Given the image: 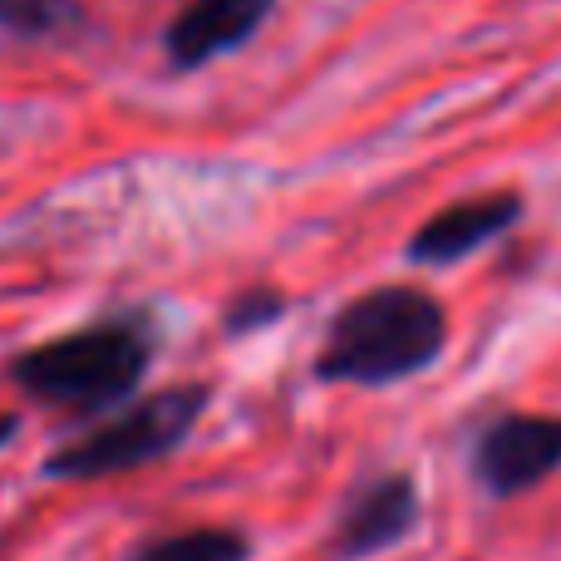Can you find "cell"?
Instances as JSON below:
<instances>
[{"label": "cell", "mask_w": 561, "mask_h": 561, "mask_svg": "<svg viewBox=\"0 0 561 561\" xmlns=\"http://www.w3.org/2000/svg\"><path fill=\"white\" fill-rule=\"evenodd\" d=\"M158 359V330L148 310L89 320L79 330L49 335L39 345L5 359V379L35 404L65 409V414H114L134 399L144 375Z\"/></svg>", "instance_id": "obj_1"}, {"label": "cell", "mask_w": 561, "mask_h": 561, "mask_svg": "<svg viewBox=\"0 0 561 561\" xmlns=\"http://www.w3.org/2000/svg\"><path fill=\"white\" fill-rule=\"evenodd\" d=\"M448 345V316L438 296L409 280L359 290L330 316L316 355V379L325 385L385 389L438 365Z\"/></svg>", "instance_id": "obj_2"}, {"label": "cell", "mask_w": 561, "mask_h": 561, "mask_svg": "<svg viewBox=\"0 0 561 561\" xmlns=\"http://www.w3.org/2000/svg\"><path fill=\"white\" fill-rule=\"evenodd\" d=\"M207 404H213V385H168L158 394L108 414L89 434L59 444L39 463V473L59 478V483H94V478H114L128 473V468L158 463V458L178 454L193 438Z\"/></svg>", "instance_id": "obj_3"}, {"label": "cell", "mask_w": 561, "mask_h": 561, "mask_svg": "<svg viewBox=\"0 0 561 561\" xmlns=\"http://www.w3.org/2000/svg\"><path fill=\"white\" fill-rule=\"evenodd\" d=\"M468 468L497 503L542 488L561 468V414H497L478 428Z\"/></svg>", "instance_id": "obj_4"}, {"label": "cell", "mask_w": 561, "mask_h": 561, "mask_svg": "<svg viewBox=\"0 0 561 561\" xmlns=\"http://www.w3.org/2000/svg\"><path fill=\"white\" fill-rule=\"evenodd\" d=\"M419 517H424V503H419L414 478L409 473L369 478L340 507V523L330 533V561H365L389 552V547H399L404 537L419 533Z\"/></svg>", "instance_id": "obj_5"}, {"label": "cell", "mask_w": 561, "mask_h": 561, "mask_svg": "<svg viewBox=\"0 0 561 561\" xmlns=\"http://www.w3.org/2000/svg\"><path fill=\"white\" fill-rule=\"evenodd\" d=\"M527 213V197L513 193V187H497V193H478V197H463V203L444 207L434 213L404 247V262L409 266H454L463 256L483 252L488 242L507 237Z\"/></svg>", "instance_id": "obj_6"}, {"label": "cell", "mask_w": 561, "mask_h": 561, "mask_svg": "<svg viewBox=\"0 0 561 561\" xmlns=\"http://www.w3.org/2000/svg\"><path fill=\"white\" fill-rule=\"evenodd\" d=\"M272 10L276 0H193L168 25L163 49L173 59V69H203L207 59L227 55V49H242Z\"/></svg>", "instance_id": "obj_7"}, {"label": "cell", "mask_w": 561, "mask_h": 561, "mask_svg": "<svg viewBox=\"0 0 561 561\" xmlns=\"http://www.w3.org/2000/svg\"><path fill=\"white\" fill-rule=\"evenodd\" d=\"M124 561H252V537L237 527H187V533L144 537Z\"/></svg>", "instance_id": "obj_8"}, {"label": "cell", "mask_w": 561, "mask_h": 561, "mask_svg": "<svg viewBox=\"0 0 561 561\" xmlns=\"http://www.w3.org/2000/svg\"><path fill=\"white\" fill-rule=\"evenodd\" d=\"M280 316H286V296H280L276 286L237 290V296L227 300V310H222V335L227 340H247V335H256V330L276 325Z\"/></svg>", "instance_id": "obj_9"}, {"label": "cell", "mask_w": 561, "mask_h": 561, "mask_svg": "<svg viewBox=\"0 0 561 561\" xmlns=\"http://www.w3.org/2000/svg\"><path fill=\"white\" fill-rule=\"evenodd\" d=\"M75 20H79L75 0H0V25L25 39H45L59 25H75Z\"/></svg>", "instance_id": "obj_10"}, {"label": "cell", "mask_w": 561, "mask_h": 561, "mask_svg": "<svg viewBox=\"0 0 561 561\" xmlns=\"http://www.w3.org/2000/svg\"><path fill=\"white\" fill-rule=\"evenodd\" d=\"M20 434V414H10V409H0V448H10Z\"/></svg>", "instance_id": "obj_11"}]
</instances>
